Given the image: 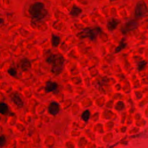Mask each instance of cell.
<instances>
[{
  "label": "cell",
  "mask_w": 148,
  "mask_h": 148,
  "mask_svg": "<svg viewBox=\"0 0 148 148\" xmlns=\"http://www.w3.org/2000/svg\"><path fill=\"white\" fill-rule=\"evenodd\" d=\"M46 62L50 65L53 73L59 74L63 69L65 59L62 54L57 53L50 55L46 59Z\"/></svg>",
  "instance_id": "obj_1"
},
{
  "label": "cell",
  "mask_w": 148,
  "mask_h": 148,
  "mask_svg": "<svg viewBox=\"0 0 148 148\" xmlns=\"http://www.w3.org/2000/svg\"><path fill=\"white\" fill-rule=\"evenodd\" d=\"M29 13L33 19L36 21H41L46 16L47 10L43 3L36 2L29 7Z\"/></svg>",
  "instance_id": "obj_2"
},
{
  "label": "cell",
  "mask_w": 148,
  "mask_h": 148,
  "mask_svg": "<svg viewBox=\"0 0 148 148\" xmlns=\"http://www.w3.org/2000/svg\"><path fill=\"white\" fill-rule=\"evenodd\" d=\"M102 29L100 27L84 28L79 34L80 38H88L91 40H95L97 36L101 32Z\"/></svg>",
  "instance_id": "obj_3"
},
{
  "label": "cell",
  "mask_w": 148,
  "mask_h": 148,
  "mask_svg": "<svg viewBox=\"0 0 148 148\" xmlns=\"http://www.w3.org/2000/svg\"><path fill=\"white\" fill-rule=\"evenodd\" d=\"M148 13V7L146 3L142 1H138L135 7L134 14L135 17L138 18H143Z\"/></svg>",
  "instance_id": "obj_4"
},
{
  "label": "cell",
  "mask_w": 148,
  "mask_h": 148,
  "mask_svg": "<svg viewBox=\"0 0 148 148\" xmlns=\"http://www.w3.org/2000/svg\"><path fill=\"white\" fill-rule=\"evenodd\" d=\"M138 27V22L135 20H130L125 23L121 28L122 32L125 34L131 31H132L136 29Z\"/></svg>",
  "instance_id": "obj_5"
},
{
  "label": "cell",
  "mask_w": 148,
  "mask_h": 148,
  "mask_svg": "<svg viewBox=\"0 0 148 148\" xmlns=\"http://www.w3.org/2000/svg\"><path fill=\"white\" fill-rule=\"evenodd\" d=\"M48 110L51 114L56 115L60 111V104L56 101H52L49 106Z\"/></svg>",
  "instance_id": "obj_6"
},
{
  "label": "cell",
  "mask_w": 148,
  "mask_h": 148,
  "mask_svg": "<svg viewBox=\"0 0 148 148\" xmlns=\"http://www.w3.org/2000/svg\"><path fill=\"white\" fill-rule=\"evenodd\" d=\"M57 88V84L55 82L48 81L46 82L45 90L46 92H50L54 91Z\"/></svg>",
  "instance_id": "obj_7"
},
{
  "label": "cell",
  "mask_w": 148,
  "mask_h": 148,
  "mask_svg": "<svg viewBox=\"0 0 148 148\" xmlns=\"http://www.w3.org/2000/svg\"><path fill=\"white\" fill-rule=\"evenodd\" d=\"M120 21L116 18H112L107 23V27L109 31H113L116 28Z\"/></svg>",
  "instance_id": "obj_8"
},
{
  "label": "cell",
  "mask_w": 148,
  "mask_h": 148,
  "mask_svg": "<svg viewBox=\"0 0 148 148\" xmlns=\"http://www.w3.org/2000/svg\"><path fill=\"white\" fill-rule=\"evenodd\" d=\"M20 66L23 71H28L31 66V64L30 61L29 60H28L27 58H23L21 61Z\"/></svg>",
  "instance_id": "obj_9"
},
{
  "label": "cell",
  "mask_w": 148,
  "mask_h": 148,
  "mask_svg": "<svg viewBox=\"0 0 148 148\" xmlns=\"http://www.w3.org/2000/svg\"><path fill=\"white\" fill-rule=\"evenodd\" d=\"M12 99L13 101V102L19 108H21L24 105L23 101L21 100L19 94H14L12 95Z\"/></svg>",
  "instance_id": "obj_10"
},
{
  "label": "cell",
  "mask_w": 148,
  "mask_h": 148,
  "mask_svg": "<svg viewBox=\"0 0 148 148\" xmlns=\"http://www.w3.org/2000/svg\"><path fill=\"white\" fill-rule=\"evenodd\" d=\"M81 13H82V9L76 6H74L71 9V10L70 11L69 14L73 17H77Z\"/></svg>",
  "instance_id": "obj_11"
},
{
  "label": "cell",
  "mask_w": 148,
  "mask_h": 148,
  "mask_svg": "<svg viewBox=\"0 0 148 148\" xmlns=\"http://www.w3.org/2000/svg\"><path fill=\"white\" fill-rule=\"evenodd\" d=\"M60 40H61V39H60V36H58L56 35H54V34L52 35L51 43L54 46H57L60 44Z\"/></svg>",
  "instance_id": "obj_12"
},
{
  "label": "cell",
  "mask_w": 148,
  "mask_h": 148,
  "mask_svg": "<svg viewBox=\"0 0 148 148\" xmlns=\"http://www.w3.org/2000/svg\"><path fill=\"white\" fill-rule=\"evenodd\" d=\"M8 111V106L6 103L1 102L0 105V112L2 114H5Z\"/></svg>",
  "instance_id": "obj_13"
},
{
  "label": "cell",
  "mask_w": 148,
  "mask_h": 148,
  "mask_svg": "<svg viewBox=\"0 0 148 148\" xmlns=\"http://www.w3.org/2000/svg\"><path fill=\"white\" fill-rule=\"evenodd\" d=\"M90 116V111L88 110H86L82 113L81 117H82V120H84L85 122H87L89 120Z\"/></svg>",
  "instance_id": "obj_14"
},
{
  "label": "cell",
  "mask_w": 148,
  "mask_h": 148,
  "mask_svg": "<svg viewBox=\"0 0 148 148\" xmlns=\"http://www.w3.org/2000/svg\"><path fill=\"white\" fill-rule=\"evenodd\" d=\"M126 45H127V44L125 43V42H123V40H122L121 41L120 45H119V46L116 49V51H116V53H117V52L121 51L122 49H123L126 46Z\"/></svg>",
  "instance_id": "obj_15"
},
{
  "label": "cell",
  "mask_w": 148,
  "mask_h": 148,
  "mask_svg": "<svg viewBox=\"0 0 148 148\" xmlns=\"http://www.w3.org/2000/svg\"><path fill=\"white\" fill-rule=\"evenodd\" d=\"M8 72L10 75H11L12 76H15L17 73L16 70L14 68H10L8 70Z\"/></svg>",
  "instance_id": "obj_16"
},
{
  "label": "cell",
  "mask_w": 148,
  "mask_h": 148,
  "mask_svg": "<svg viewBox=\"0 0 148 148\" xmlns=\"http://www.w3.org/2000/svg\"><path fill=\"white\" fill-rule=\"evenodd\" d=\"M0 143H1V147H3L5 143H6V138L4 135H1V139H0Z\"/></svg>",
  "instance_id": "obj_17"
}]
</instances>
